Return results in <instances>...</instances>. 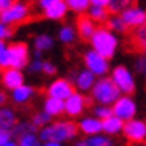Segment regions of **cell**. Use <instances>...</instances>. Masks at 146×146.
<instances>
[{
    "mask_svg": "<svg viewBox=\"0 0 146 146\" xmlns=\"http://www.w3.org/2000/svg\"><path fill=\"white\" fill-rule=\"evenodd\" d=\"M79 131V126L74 121H58L51 126H44L40 131V138L43 141H54V143H61L64 139L74 138Z\"/></svg>",
    "mask_w": 146,
    "mask_h": 146,
    "instance_id": "6da1fadb",
    "label": "cell"
},
{
    "mask_svg": "<svg viewBox=\"0 0 146 146\" xmlns=\"http://www.w3.org/2000/svg\"><path fill=\"white\" fill-rule=\"evenodd\" d=\"M90 41H92L94 51L97 54H100V56L107 61L115 54V49H117V44H118V43H117V38L110 33V30L107 27L97 28Z\"/></svg>",
    "mask_w": 146,
    "mask_h": 146,
    "instance_id": "7a4b0ae2",
    "label": "cell"
},
{
    "mask_svg": "<svg viewBox=\"0 0 146 146\" xmlns=\"http://www.w3.org/2000/svg\"><path fill=\"white\" fill-rule=\"evenodd\" d=\"M92 97L100 104L108 105L120 99V89L113 82V79L104 77L99 82H95V86L92 87Z\"/></svg>",
    "mask_w": 146,
    "mask_h": 146,
    "instance_id": "3957f363",
    "label": "cell"
},
{
    "mask_svg": "<svg viewBox=\"0 0 146 146\" xmlns=\"http://www.w3.org/2000/svg\"><path fill=\"white\" fill-rule=\"evenodd\" d=\"M28 62V46L25 43H15L0 58V66H10L12 69H21Z\"/></svg>",
    "mask_w": 146,
    "mask_h": 146,
    "instance_id": "277c9868",
    "label": "cell"
},
{
    "mask_svg": "<svg viewBox=\"0 0 146 146\" xmlns=\"http://www.w3.org/2000/svg\"><path fill=\"white\" fill-rule=\"evenodd\" d=\"M123 136L130 145L146 143V121L143 120H130L123 125Z\"/></svg>",
    "mask_w": 146,
    "mask_h": 146,
    "instance_id": "5b68a950",
    "label": "cell"
},
{
    "mask_svg": "<svg viewBox=\"0 0 146 146\" xmlns=\"http://www.w3.org/2000/svg\"><path fill=\"white\" fill-rule=\"evenodd\" d=\"M125 49L139 56H146V23L130 31Z\"/></svg>",
    "mask_w": 146,
    "mask_h": 146,
    "instance_id": "8992f818",
    "label": "cell"
},
{
    "mask_svg": "<svg viewBox=\"0 0 146 146\" xmlns=\"http://www.w3.org/2000/svg\"><path fill=\"white\" fill-rule=\"evenodd\" d=\"M113 82L117 84L121 92L126 94V97L128 95H133V94L136 92V86H135V79H133L131 72L126 69L125 66H117L113 69V76H112Z\"/></svg>",
    "mask_w": 146,
    "mask_h": 146,
    "instance_id": "52a82bcc",
    "label": "cell"
},
{
    "mask_svg": "<svg viewBox=\"0 0 146 146\" xmlns=\"http://www.w3.org/2000/svg\"><path fill=\"white\" fill-rule=\"evenodd\" d=\"M113 115L120 118L121 121H130L133 120L135 117V113H136V105H135V102H133L130 97H120L117 102H115V105H113Z\"/></svg>",
    "mask_w": 146,
    "mask_h": 146,
    "instance_id": "ba28073f",
    "label": "cell"
},
{
    "mask_svg": "<svg viewBox=\"0 0 146 146\" xmlns=\"http://www.w3.org/2000/svg\"><path fill=\"white\" fill-rule=\"evenodd\" d=\"M120 18L123 20V23L130 30H135V28H138L146 23V12L138 7H128L126 10H123L120 13Z\"/></svg>",
    "mask_w": 146,
    "mask_h": 146,
    "instance_id": "9c48e42d",
    "label": "cell"
},
{
    "mask_svg": "<svg viewBox=\"0 0 146 146\" xmlns=\"http://www.w3.org/2000/svg\"><path fill=\"white\" fill-rule=\"evenodd\" d=\"M48 94H49L51 99H58V100L66 99L67 100L69 97H72L76 92H74V86L67 79H58L49 86Z\"/></svg>",
    "mask_w": 146,
    "mask_h": 146,
    "instance_id": "30bf717a",
    "label": "cell"
},
{
    "mask_svg": "<svg viewBox=\"0 0 146 146\" xmlns=\"http://www.w3.org/2000/svg\"><path fill=\"white\" fill-rule=\"evenodd\" d=\"M41 8H44L46 18L51 20H61L67 12V3L62 0H41Z\"/></svg>",
    "mask_w": 146,
    "mask_h": 146,
    "instance_id": "8fae6325",
    "label": "cell"
},
{
    "mask_svg": "<svg viewBox=\"0 0 146 146\" xmlns=\"http://www.w3.org/2000/svg\"><path fill=\"white\" fill-rule=\"evenodd\" d=\"M84 61H86V66L89 67V71L95 76V74H99V76H104V74L108 71V61L104 59L100 54H97L95 51H89L86 53L84 56Z\"/></svg>",
    "mask_w": 146,
    "mask_h": 146,
    "instance_id": "7c38bea8",
    "label": "cell"
},
{
    "mask_svg": "<svg viewBox=\"0 0 146 146\" xmlns=\"http://www.w3.org/2000/svg\"><path fill=\"white\" fill-rule=\"evenodd\" d=\"M27 15H28V7L25 3H13L8 10H5L0 15V23H3V25L15 23V21L23 20Z\"/></svg>",
    "mask_w": 146,
    "mask_h": 146,
    "instance_id": "4fadbf2b",
    "label": "cell"
},
{
    "mask_svg": "<svg viewBox=\"0 0 146 146\" xmlns=\"http://www.w3.org/2000/svg\"><path fill=\"white\" fill-rule=\"evenodd\" d=\"M90 104H92L90 99H86L80 94H74L72 97H69L66 100V113H69L71 117H76V115L84 112V108Z\"/></svg>",
    "mask_w": 146,
    "mask_h": 146,
    "instance_id": "5bb4252c",
    "label": "cell"
},
{
    "mask_svg": "<svg viewBox=\"0 0 146 146\" xmlns=\"http://www.w3.org/2000/svg\"><path fill=\"white\" fill-rule=\"evenodd\" d=\"M77 31H79V36H80V40H92V36L94 33H95V25H94V21L90 20V17L89 15H84V13H80L79 17H77Z\"/></svg>",
    "mask_w": 146,
    "mask_h": 146,
    "instance_id": "9a60e30c",
    "label": "cell"
},
{
    "mask_svg": "<svg viewBox=\"0 0 146 146\" xmlns=\"http://www.w3.org/2000/svg\"><path fill=\"white\" fill-rule=\"evenodd\" d=\"M2 80H3L5 87L15 90V89H18V87L23 86V74L20 71H17V69H8L7 72L3 74Z\"/></svg>",
    "mask_w": 146,
    "mask_h": 146,
    "instance_id": "2e32d148",
    "label": "cell"
},
{
    "mask_svg": "<svg viewBox=\"0 0 146 146\" xmlns=\"http://www.w3.org/2000/svg\"><path fill=\"white\" fill-rule=\"evenodd\" d=\"M17 125V117L12 112V108H0V128L3 130H13V126Z\"/></svg>",
    "mask_w": 146,
    "mask_h": 146,
    "instance_id": "e0dca14e",
    "label": "cell"
},
{
    "mask_svg": "<svg viewBox=\"0 0 146 146\" xmlns=\"http://www.w3.org/2000/svg\"><path fill=\"white\" fill-rule=\"evenodd\" d=\"M44 112L49 115V117H54V115H61L62 112H66V104L62 100L58 99H46L44 102Z\"/></svg>",
    "mask_w": 146,
    "mask_h": 146,
    "instance_id": "ac0fdd59",
    "label": "cell"
},
{
    "mask_svg": "<svg viewBox=\"0 0 146 146\" xmlns=\"http://www.w3.org/2000/svg\"><path fill=\"white\" fill-rule=\"evenodd\" d=\"M79 128L86 135H97L102 131V120L99 118H86L79 123Z\"/></svg>",
    "mask_w": 146,
    "mask_h": 146,
    "instance_id": "d6986e66",
    "label": "cell"
},
{
    "mask_svg": "<svg viewBox=\"0 0 146 146\" xmlns=\"http://www.w3.org/2000/svg\"><path fill=\"white\" fill-rule=\"evenodd\" d=\"M123 121L120 118H117L115 115L110 117V118L107 120H102V130L107 133V135H115V133H118L120 130H123Z\"/></svg>",
    "mask_w": 146,
    "mask_h": 146,
    "instance_id": "ffe728a7",
    "label": "cell"
},
{
    "mask_svg": "<svg viewBox=\"0 0 146 146\" xmlns=\"http://www.w3.org/2000/svg\"><path fill=\"white\" fill-rule=\"evenodd\" d=\"M89 17H90L92 21H100V23L105 21L107 23L108 18H110V13L104 7H94V5H90V8H89Z\"/></svg>",
    "mask_w": 146,
    "mask_h": 146,
    "instance_id": "44dd1931",
    "label": "cell"
},
{
    "mask_svg": "<svg viewBox=\"0 0 146 146\" xmlns=\"http://www.w3.org/2000/svg\"><path fill=\"white\" fill-rule=\"evenodd\" d=\"M107 28L110 30H115V31H120L121 35H130V28L126 27L125 23H123V20L120 18V15H117V17H110L108 18V21H107Z\"/></svg>",
    "mask_w": 146,
    "mask_h": 146,
    "instance_id": "7402d4cb",
    "label": "cell"
},
{
    "mask_svg": "<svg viewBox=\"0 0 146 146\" xmlns=\"http://www.w3.org/2000/svg\"><path fill=\"white\" fill-rule=\"evenodd\" d=\"M76 84L79 89L82 90H87V89H90L94 86V74L90 71H82V72L77 76V79H76Z\"/></svg>",
    "mask_w": 146,
    "mask_h": 146,
    "instance_id": "603a6c76",
    "label": "cell"
},
{
    "mask_svg": "<svg viewBox=\"0 0 146 146\" xmlns=\"http://www.w3.org/2000/svg\"><path fill=\"white\" fill-rule=\"evenodd\" d=\"M31 95H33V89L28 87V86H21V87H18V89L13 90V100L17 104H23V102L30 100Z\"/></svg>",
    "mask_w": 146,
    "mask_h": 146,
    "instance_id": "cb8c5ba5",
    "label": "cell"
},
{
    "mask_svg": "<svg viewBox=\"0 0 146 146\" xmlns=\"http://www.w3.org/2000/svg\"><path fill=\"white\" fill-rule=\"evenodd\" d=\"M35 46H36V51H46L49 48H53V38L48 36V35H40L36 40H35Z\"/></svg>",
    "mask_w": 146,
    "mask_h": 146,
    "instance_id": "d4e9b609",
    "label": "cell"
},
{
    "mask_svg": "<svg viewBox=\"0 0 146 146\" xmlns=\"http://www.w3.org/2000/svg\"><path fill=\"white\" fill-rule=\"evenodd\" d=\"M89 5H90V2H87V0H69L67 2V7L71 10H74V12H79V13L87 10Z\"/></svg>",
    "mask_w": 146,
    "mask_h": 146,
    "instance_id": "484cf974",
    "label": "cell"
},
{
    "mask_svg": "<svg viewBox=\"0 0 146 146\" xmlns=\"http://www.w3.org/2000/svg\"><path fill=\"white\" fill-rule=\"evenodd\" d=\"M18 146H40V139L38 136H35V133H30L18 138Z\"/></svg>",
    "mask_w": 146,
    "mask_h": 146,
    "instance_id": "4316f807",
    "label": "cell"
},
{
    "mask_svg": "<svg viewBox=\"0 0 146 146\" xmlns=\"http://www.w3.org/2000/svg\"><path fill=\"white\" fill-rule=\"evenodd\" d=\"M128 2L126 0H123V2H115V0H112V2H108V5H107V10H108V13H117V12H123V10H126L128 8Z\"/></svg>",
    "mask_w": 146,
    "mask_h": 146,
    "instance_id": "83f0119b",
    "label": "cell"
},
{
    "mask_svg": "<svg viewBox=\"0 0 146 146\" xmlns=\"http://www.w3.org/2000/svg\"><path fill=\"white\" fill-rule=\"evenodd\" d=\"M89 146H112V141L105 136H92V138L86 139Z\"/></svg>",
    "mask_w": 146,
    "mask_h": 146,
    "instance_id": "f1b7e54d",
    "label": "cell"
},
{
    "mask_svg": "<svg viewBox=\"0 0 146 146\" xmlns=\"http://www.w3.org/2000/svg\"><path fill=\"white\" fill-rule=\"evenodd\" d=\"M59 40L62 43H71L74 40V30L71 27H62L59 31Z\"/></svg>",
    "mask_w": 146,
    "mask_h": 146,
    "instance_id": "f546056e",
    "label": "cell"
},
{
    "mask_svg": "<svg viewBox=\"0 0 146 146\" xmlns=\"http://www.w3.org/2000/svg\"><path fill=\"white\" fill-rule=\"evenodd\" d=\"M49 120H51V117H49L46 112H41V113H36V115H35L31 123L38 128V126H43V125H46V123H49Z\"/></svg>",
    "mask_w": 146,
    "mask_h": 146,
    "instance_id": "4dcf8cb0",
    "label": "cell"
},
{
    "mask_svg": "<svg viewBox=\"0 0 146 146\" xmlns=\"http://www.w3.org/2000/svg\"><path fill=\"white\" fill-rule=\"evenodd\" d=\"M95 115L99 117V120H107L113 117V110L108 107H99V108H95Z\"/></svg>",
    "mask_w": 146,
    "mask_h": 146,
    "instance_id": "1f68e13d",
    "label": "cell"
},
{
    "mask_svg": "<svg viewBox=\"0 0 146 146\" xmlns=\"http://www.w3.org/2000/svg\"><path fill=\"white\" fill-rule=\"evenodd\" d=\"M12 33H13V30L8 27V25H3V23H0V41H3L5 38L12 36Z\"/></svg>",
    "mask_w": 146,
    "mask_h": 146,
    "instance_id": "d6a6232c",
    "label": "cell"
},
{
    "mask_svg": "<svg viewBox=\"0 0 146 146\" xmlns=\"http://www.w3.org/2000/svg\"><path fill=\"white\" fill-rule=\"evenodd\" d=\"M10 138H12V131L0 128V146H5L10 141Z\"/></svg>",
    "mask_w": 146,
    "mask_h": 146,
    "instance_id": "836d02e7",
    "label": "cell"
},
{
    "mask_svg": "<svg viewBox=\"0 0 146 146\" xmlns=\"http://www.w3.org/2000/svg\"><path fill=\"white\" fill-rule=\"evenodd\" d=\"M135 69L138 71V72H146V56H139L136 62H135Z\"/></svg>",
    "mask_w": 146,
    "mask_h": 146,
    "instance_id": "e575fe53",
    "label": "cell"
},
{
    "mask_svg": "<svg viewBox=\"0 0 146 146\" xmlns=\"http://www.w3.org/2000/svg\"><path fill=\"white\" fill-rule=\"evenodd\" d=\"M43 71L51 76V74H56V71H58V69H56V66H54V64H51V62H43Z\"/></svg>",
    "mask_w": 146,
    "mask_h": 146,
    "instance_id": "d590c367",
    "label": "cell"
},
{
    "mask_svg": "<svg viewBox=\"0 0 146 146\" xmlns=\"http://www.w3.org/2000/svg\"><path fill=\"white\" fill-rule=\"evenodd\" d=\"M30 71L31 72H38V71H43V61L40 59H35V62L30 66Z\"/></svg>",
    "mask_w": 146,
    "mask_h": 146,
    "instance_id": "8d00e7d4",
    "label": "cell"
},
{
    "mask_svg": "<svg viewBox=\"0 0 146 146\" xmlns=\"http://www.w3.org/2000/svg\"><path fill=\"white\" fill-rule=\"evenodd\" d=\"M12 5H13V3H12L10 0H0V15L3 13L5 10H8Z\"/></svg>",
    "mask_w": 146,
    "mask_h": 146,
    "instance_id": "74e56055",
    "label": "cell"
},
{
    "mask_svg": "<svg viewBox=\"0 0 146 146\" xmlns=\"http://www.w3.org/2000/svg\"><path fill=\"white\" fill-rule=\"evenodd\" d=\"M90 5H94V7H104V8H107L108 0H92V2H90Z\"/></svg>",
    "mask_w": 146,
    "mask_h": 146,
    "instance_id": "f35d334b",
    "label": "cell"
},
{
    "mask_svg": "<svg viewBox=\"0 0 146 146\" xmlns=\"http://www.w3.org/2000/svg\"><path fill=\"white\" fill-rule=\"evenodd\" d=\"M5 51H7V46H5V43H3V41H0V58L3 56V53H5Z\"/></svg>",
    "mask_w": 146,
    "mask_h": 146,
    "instance_id": "ab89813d",
    "label": "cell"
},
{
    "mask_svg": "<svg viewBox=\"0 0 146 146\" xmlns=\"http://www.w3.org/2000/svg\"><path fill=\"white\" fill-rule=\"evenodd\" d=\"M5 97H7L5 94H3V92H0V105H3V104H5Z\"/></svg>",
    "mask_w": 146,
    "mask_h": 146,
    "instance_id": "60d3db41",
    "label": "cell"
},
{
    "mask_svg": "<svg viewBox=\"0 0 146 146\" xmlns=\"http://www.w3.org/2000/svg\"><path fill=\"white\" fill-rule=\"evenodd\" d=\"M43 146H61L59 143H54V141H48V143H44Z\"/></svg>",
    "mask_w": 146,
    "mask_h": 146,
    "instance_id": "b9f144b4",
    "label": "cell"
},
{
    "mask_svg": "<svg viewBox=\"0 0 146 146\" xmlns=\"http://www.w3.org/2000/svg\"><path fill=\"white\" fill-rule=\"evenodd\" d=\"M76 146H89V145H87V143H86V139H84V141H79V143H77Z\"/></svg>",
    "mask_w": 146,
    "mask_h": 146,
    "instance_id": "7bdbcfd3",
    "label": "cell"
},
{
    "mask_svg": "<svg viewBox=\"0 0 146 146\" xmlns=\"http://www.w3.org/2000/svg\"><path fill=\"white\" fill-rule=\"evenodd\" d=\"M5 146H18V145H17V143H12V141H8V143H7Z\"/></svg>",
    "mask_w": 146,
    "mask_h": 146,
    "instance_id": "ee69618b",
    "label": "cell"
},
{
    "mask_svg": "<svg viewBox=\"0 0 146 146\" xmlns=\"http://www.w3.org/2000/svg\"><path fill=\"white\" fill-rule=\"evenodd\" d=\"M145 76H146V72H145Z\"/></svg>",
    "mask_w": 146,
    "mask_h": 146,
    "instance_id": "f6af8a7d",
    "label": "cell"
}]
</instances>
